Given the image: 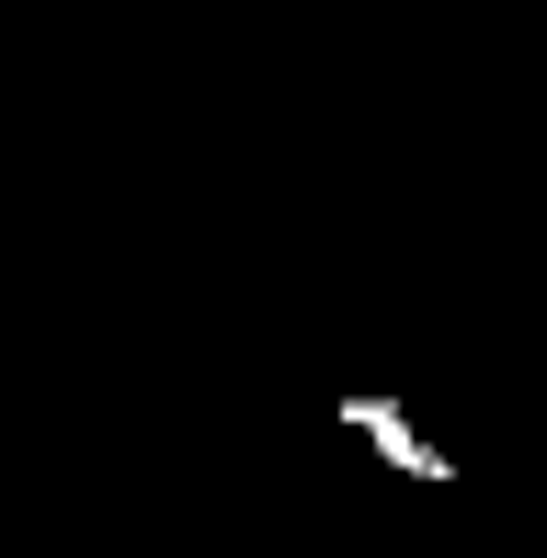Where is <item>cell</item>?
<instances>
[{
	"mask_svg": "<svg viewBox=\"0 0 547 558\" xmlns=\"http://www.w3.org/2000/svg\"><path fill=\"white\" fill-rule=\"evenodd\" d=\"M342 434H365V445H377V468L411 478V490H457V456L422 434V422H411L388 388H354V399H342Z\"/></svg>",
	"mask_w": 547,
	"mask_h": 558,
	"instance_id": "cell-1",
	"label": "cell"
}]
</instances>
